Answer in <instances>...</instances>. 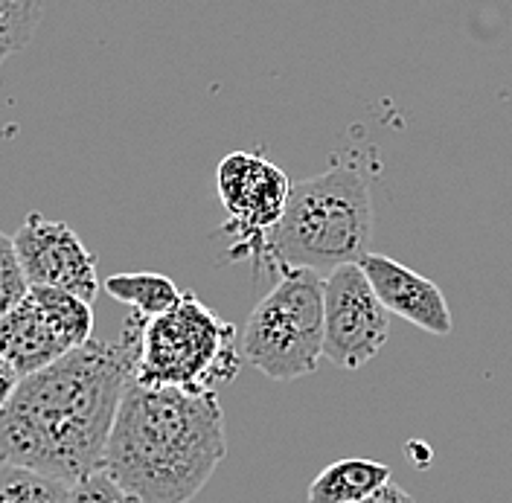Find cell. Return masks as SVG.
<instances>
[{"label":"cell","instance_id":"cell-12","mask_svg":"<svg viewBox=\"0 0 512 503\" xmlns=\"http://www.w3.org/2000/svg\"><path fill=\"white\" fill-rule=\"evenodd\" d=\"M105 294L114 297L117 303L131 306L137 315L160 317L169 309H175L181 303V291L169 277L155 274V271H134V274H114L105 280Z\"/></svg>","mask_w":512,"mask_h":503},{"label":"cell","instance_id":"cell-3","mask_svg":"<svg viewBox=\"0 0 512 503\" xmlns=\"http://www.w3.org/2000/svg\"><path fill=\"white\" fill-rule=\"evenodd\" d=\"M373 239V201L364 175L338 163L291 184L286 213L265 239V268H312L329 274L361 262Z\"/></svg>","mask_w":512,"mask_h":503},{"label":"cell","instance_id":"cell-2","mask_svg":"<svg viewBox=\"0 0 512 503\" xmlns=\"http://www.w3.org/2000/svg\"><path fill=\"white\" fill-rule=\"evenodd\" d=\"M227 457L216 390L131 381L117 410L102 469L143 503H190Z\"/></svg>","mask_w":512,"mask_h":503},{"label":"cell","instance_id":"cell-19","mask_svg":"<svg viewBox=\"0 0 512 503\" xmlns=\"http://www.w3.org/2000/svg\"><path fill=\"white\" fill-rule=\"evenodd\" d=\"M355 503H416L414 495L411 492H405L402 486H396V483H387L382 486L379 492H373V495H367V498H361V501Z\"/></svg>","mask_w":512,"mask_h":503},{"label":"cell","instance_id":"cell-6","mask_svg":"<svg viewBox=\"0 0 512 503\" xmlns=\"http://www.w3.org/2000/svg\"><path fill=\"white\" fill-rule=\"evenodd\" d=\"M216 192L227 210L222 233L233 239V259L262 262L265 239L283 219L291 195L286 172L251 152H233L219 163Z\"/></svg>","mask_w":512,"mask_h":503},{"label":"cell","instance_id":"cell-9","mask_svg":"<svg viewBox=\"0 0 512 503\" xmlns=\"http://www.w3.org/2000/svg\"><path fill=\"white\" fill-rule=\"evenodd\" d=\"M361 268L390 315L405 317L416 329L440 338L451 335L454 320L448 312L446 297L431 280L384 253H367L361 259Z\"/></svg>","mask_w":512,"mask_h":503},{"label":"cell","instance_id":"cell-4","mask_svg":"<svg viewBox=\"0 0 512 503\" xmlns=\"http://www.w3.org/2000/svg\"><path fill=\"white\" fill-rule=\"evenodd\" d=\"M242 349L236 326L207 309L192 291L166 315L146 317L134 381L210 393L239 373Z\"/></svg>","mask_w":512,"mask_h":503},{"label":"cell","instance_id":"cell-13","mask_svg":"<svg viewBox=\"0 0 512 503\" xmlns=\"http://www.w3.org/2000/svg\"><path fill=\"white\" fill-rule=\"evenodd\" d=\"M30 291L70 349H79L94 338V309L88 300L53 285H32Z\"/></svg>","mask_w":512,"mask_h":503},{"label":"cell","instance_id":"cell-16","mask_svg":"<svg viewBox=\"0 0 512 503\" xmlns=\"http://www.w3.org/2000/svg\"><path fill=\"white\" fill-rule=\"evenodd\" d=\"M30 288L15 239L9 233H0V317L12 312L30 294Z\"/></svg>","mask_w":512,"mask_h":503},{"label":"cell","instance_id":"cell-17","mask_svg":"<svg viewBox=\"0 0 512 503\" xmlns=\"http://www.w3.org/2000/svg\"><path fill=\"white\" fill-rule=\"evenodd\" d=\"M64 503H143L134 498L128 489H123L105 469L88 474L76 483H70L67 489V501Z\"/></svg>","mask_w":512,"mask_h":503},{"label":"cell","instance_id":"cell-1","mask_svg":"<svg viewBox=\"0 0 512 503\" xmlns=\"http://www.w3.org/2000/svg\"><path fill=\"white\" fill-rule=\"evenodd\" d=\"M146 317H128L117 341H88L21 378L0 410V463L76 483L102 469L108 437L134 381Z\"/></svg>","mask_w":512,"mask_h":503},{"label":"cell","instance_id":"cell-5","mask_svg":"<svg viewBox=\"0 0 512 503\" xmlns=\"http://www.w3.org/2000/svg\"><path fill=\"white\" fill-rule=\"evenodd\" d=\"M277 283L259 297L239 349L242 361L274 381L312 376L323 358L326 274L312 268H280Z\"/></svg>","mask_w":512,"mask_h":503},{"label":"cell","instance_id":"cell-10","mask_svg":"<svg viewBox=\"0 0 512 503\" xmlns=\"http://www.w3.org/2000/svg\"><path fill=\"white\" fill-rule=\"evenodd\" d=\"M73 352L64 344V338L44 315L32 291L6 315L0 317V355L21 373L32 376L53 361Z\"/></svg>","mask_w":512,"mask_h":503},{"label":"cell","instance_id":"cell-11","mask_svg":"<svg viewBox=\"0 0 512 503\" xmlns=\"http://www.w3.org/2000/svg\"><path fill=\"white\" fill-rule=\"evenodd\" d=\"M390 483V469L379 460L350 457L326 466L309 483V503H355Z\"/></svg>","mask_w":512,"mask_h":503},{"label":"cell","instance_id":"cell-18","mask_svg":"<svg viewBox=\"0 0 512 503\" xmlns=\"http://www.w3.org/2000/svg\"><path fill=\"white\" fill-rule=\"evenodd\" d=\"M21 373L0 355V410L9 405V399L15 396V390H18V384H21Z\"/></svg>","mask_w":512,"mask_h":503},{"label":"cell","instance_id":"cell-14","mask_svg":"<svg viewBox=\"0 0 512 503\" xmlns=\"http://www.w3.org/2000/svg\"><path fill=\"white\" fill-rule=\"evenodd\" d=\"M70 483L0 463V503H64Z\"/></svg>","mask_w":512,"mask_h":503},{"label":"cell","instance_id":"cell-7","mask_svg":"<svg viewBox=\"0 0 512 503\" xmlns=\"http://www.w3.org/2000/svg\"><path fill=\"white\" fill-rule=\"evenodd\" d=\"M326 335L323 358L341 370H361L390 338V312L384 309L361 262L326 274Z\"/></svg>","mask_w":512,"mask_h":503},{"label":"cell","instance_id":"cell-8","mask_svg":"<svg viewBox=\"0 0 512 503\" xmlns=\"http://www.w3.org/2000/svg\"><path fill=\"white\" fill-rule=\"evenodd\" d=\"M30 285H53L94 303L99 291L96 256L64 221L30 213L12 236Z\"/></svg>","mask_w":512,"mask_h":503},{"label":"cell","instance_id":"cell-15","mask_svg":"<svg viewBox=\"0 0 512 503\" xmlns=\"http://www.w3.org/2000/svg\"><path fill=\"white\" fill-rule=\"evenodd\" d=\"M44 18V0H0V67L30 47Z\"/></svg>","mask_w":512,"mask_h":503}]
</instances>
